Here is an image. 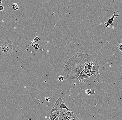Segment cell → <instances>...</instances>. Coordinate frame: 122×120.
I'll list each match as a JSON object with an SVG mask.
<instances>
[{
	"label": "cell",
	"instance_id": "obj_13",
	"mask_svg": "<svg viewBox=\"0 0 122 120\" xmlns=\"http://www.w3.org/2000/svg\"><path fill=\"white\" fill-rule=\"evenodd\" d=\"M33 47H34V49L36 50H39L40 48V45H39V44H37V43L34 44L33 45Z\"/></svg>",
	"mask_w": 122,
	"mask_h": 120
},
{
	"label": "cell",
	"instance_id": "obj_8",
	"mask_svg": "<svg viewBox=\"0 0 122 120\" xmlns=\"http://www.w3.org/2000/svg\"><path fill=\"white\" fill-rule=\"evenodd\" d=\"M65 114L67 117L70 120H72L76 117L74 113L71 111H67L65 112Z\"/></svg>",
	"mask_w": 122,
	"mask_h": 120
},
{
	"label": "cell",
	"instance_id": "obj_12",
	"mask_svg": "<svg viewBox=\"0 0 122 120\" xmlns=\"http://www.w3.org/2000/svg\"><path fill=\"white\" fill-rule=\"evenodd\" d=\"M11 7L14 10H17L19 9V6L16 3H14L11 5Z\"/></svg>",
	"mask_w": 122,
	"mask_h": 120
},
{
	"label": "cell",
	"instance_id": "obj_9",
	"mask_svg": "<svg viewBox=\"0 0 122 120\" xmlns=\"http://www.w3.org/2000/svg\"><path fill=\"white\" fill-rule=\"evenodd\" d=\"M65 112L59 115L55 120H69L66 115Z\"/></svg>",
	"mask_w": 122,
	"mask_h": 120
},
{
	"label": "cell",
	"instance_id": "obj_5",
	"mask_svg": "<svg viewBox=\"0 0 122 120\" xmlns=\"http://www.w3.org/2000/svg\"><path fill=\"white\" fill-rule=\"evenodd\" d=\"M68 110L66 109H64L62 110L59 111H56L52 112L48 120H55L59 115L62 113L66 112Z\"/></svg>",
	"mask_w": 122,
	"mask_h": 120
},
{
	"label": "cell",
	"instance_id": "obj_10",
	"mask_svg": "<svg viewBox=\"0 0 122 120\" xmlns=\"http://www.w3.org/2000/svg\"><path fill=\"white\" fill-rule=\"evenodd\" d=\"M93 62H91L88 63L85 67V69L87 71L89 72H91L92 68V63Z\"/></svg>",
	"mask_w": 122,
	"mask_h": 120
},
{
	"label": "cell",
	"instance_id": "obj_14",
	"mask_svg": "<svg viewBox=\"0 0 122 120\" xmlns=\"http://www.w3.org/2000/svg\"><path fill=\"white\" fill-rule=\"evenodd\" d=\"M39 37L37 36H36V38H34V39H33V42H34V43H37V42H38L39 41Z\"/></svg>",
	"mask_w": 122,
	"mask_h": 120
},
{
	"label": "cell",
	"instance_id": "obj_4",
	"mask_svg": "<svg viewBox=\"0 0 122 120\" xmlns=\"http://www.w3.org/2000/svg\"><path fill=\"white\" fill-rule=\"evenodd\" d=\"M99 65L97 63L93 62L90 78H93L96 77L99 73Z\"/></svg>",
	"mask_w": 122,
	"mask_h": 120
},
{
	"label": "cell",
	"instance_id": "obj_17",
	"mask_svg": "<svg viewBox=\"0 0 122 120\" xmlns=\"http://www.w3.org/2000/svg\"><path fill=\"white\" fill-rule=\"evenodd\" d=\"M80 120V119L77 117L76 116V117L74 119H72V120Z\"/></svg>",
	"mask_w": 122,
	"mask_h": 120
},
{
	"label": "cell",
	"instance_id": "obj_1",
	"mask_svg": "<svg viewBox=\"0 0 122 120\" xmlns=\"http://www.w3.org/2000/svg\"><path fill=\"white\" fill-rule=\"evenodd\" d=\"M90 55L77 53L69 58L63 67V76L66 80H77L81 73L85 69L87 64L93 62Z\"/></svg>",
	"mask_w": 122,
	"mask_h": 120
},
{
	"label": "cell",
	"instance_id": "obj_2",
	"mask_svg": "<svg viewBox=\"0 0 122 120\" xmlns=\"http://www.w3.org/2000/svg\"><path fill=\"white\" fill-rule=\"evenodd\" d=\"M13 50V42L9 40L0 41V54L5 55L8 54Z\"/></svg>",
	"mask_w": 122,
	"mask_h": 120
},
{
	"label": "cell",
	"instance_id": "obj_7",
	"mask_svg": "<svg viewBox=\"0 0 122 120\" xmlns=\"http://www.w3.org/2000/svg\"><path fill=\"white\" fill-rule=\"evenodd\" d=\"M119 12V11H115V12H114V13H113V15L112 16V17L108 19L106 25V28L108 27L110 25H112V24L113 23V20H114L115 17H118L119 16V15L118 14V13Z\"/></svg>",
	"mask_w": 122,
	"mask_h": 120
},
{
	"label": "cell",
	"instance_id": "obj_6",
	"mask_svg": "<svg viewBox=\"0 0 122 120\" xmlns=\"http://www.w3.org/2000/svg\"><path fill=\"white\" fill-rule=\"evenodd\" d=\"M90 73L88 72L86 70L84 69L82 72L80 73L79 76L77 78V80L78 81H80L84 79L90 78Z\"/></svg>",
	"mask_w": 122,
	"mask_h": 120
},
{
	"label": "cell",
	"instance_id": "obj_16",
	"mask_svg": "<svg viewBox=\"0 0 122 120\" xmlns=\"http://www.w3.org/2000/svg\"><path fill=\"white\" fill-rule=\"evenodd\" d=\"M4 9V7L2 5H0V12L3 11Z\"/></svg>",
	"mask_w": 122,
	"mask_h": 120
},
{
	"label": "cell",
	"instance_id": "obj_15",
	"mask_svg": "<svg viewBox=\"0 0 122 120\" xmlns=\"http://www.w3.org/2000/svg\"><path fill=\"white\" fill-rule=\"evenodd\" d=\"M64 79L65 77L63 76H60L59 77L58 80L60 82L64 81Z\"/></svg>",
	"mask_w": 122,
	"mask_h": 120
},
{
	"label": "cell",
	"instance_id": "obj_11",
	"mask_svg": "<svg viewBox=\"0 0 122 120\" xmlns=\"http://www.w3.org/2000/svg\"><path fill=\"white\" fill-rule=\"evenodd\" d=\"M85 93L88 95H93L94 94V90L93 89H87L85 90Z\"/></svg>",
	"mask_w": 122,
	"mask_h": 120
},
{
	"label": "cell",
	"instance_id": "obj_3",
	"mask_svg": "<svg viewBox=\"0 0 122 120\" xmlns=\"http://www.w3.org/2000/svg\"><path fill=\"white\" fill-rule=\"evenodd\" d=\"M65 109L68 111H71L70 109L66 106L64 102L61 97H59L56 101L54 106L51 110V112L56 111H59Z\"/></svg>",
	"mask_w": 122,
	"mask_h": 120
},
{
	"label": "cell",
	"instance_id": "obj_18",
	"mask_svg": "<svg viewBox=\"0 0 122 120\" xmlns=\"http://www.w3.org/2000/svg\"><path fill=\"white\" fill-rule=\"evenodd\" d=\"M34 42L33 41L32 42H31V44H34Z\"/></svg>",
	"mask_w": 122,
	"mask_h": 120
}]
</instances>
